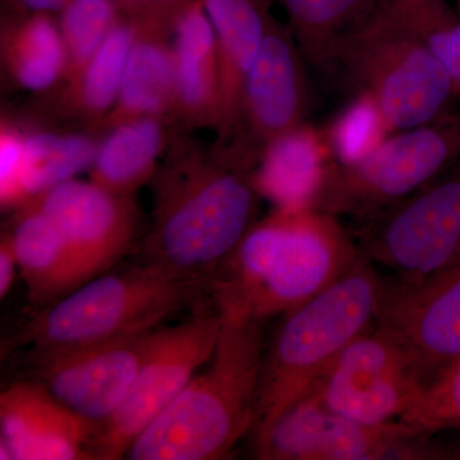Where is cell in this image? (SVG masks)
Segmentation results:
<instances>
[{
    "mask_svg": "<svg viewBox=\"0 0 460 460\" xmlns=\"http://www.w3.org/2000/svg\"><path fill=\"white\" fill-rule=\"evenodd\" d=\"M256 160L234 144L181 132L151 180L153 211L138 261L210 289L214 275L257 222Z\"/></svg>",
    "mask_w": 460,
    "mask_h": 460,
    "instance_id": "6da1fadb",
    "label": "cell"
},
{
    "mask_svg": "<svg viewBox=\"0 0 460 460\" xmlns=\"http://www.w3.org/2000/svg\"><path fill=\"white\" fill-rule=\"evenodd\" d=\"M358 259L356 241L335 215L274 208L251 226L210 290L215 305L262 320L319 295Z\"/></svg>",
    "mask_w": 460,
    "mask_h": 460,
    "instance_id": "7a4b0ae2",
    "label": "cell"
},
{
    "mask_svg": "<svg viewBox=\"0 0 460 460\" xmlns=\"http://www.w3.org/2000/svg\"><path fill=\"white\" fill-rule=\"evenodd\" d=\"M217 308L222 329L205 370L137 436L127 459H224L252 431L266 349L261 320Z\"/></svg>",
    "mask_w": 460,
    "mask_h": 460,
    "instance_id": "3957f363",
    "label": "cell"
},
{
    "mask_svg": "<svg viewBox=\"0 0 460 460\" xmlns=\"http://www.w3.org/2000/svg\"><path fill=\"white\" fill-rule=\"evenodd\" d=\"M387 281L359 255L332 286L286 314L263 356L253 435L268 434L292 405L310 394L321 375L375 325Z\"/></svg>",
    "mask_w": 460,
    "mask_h": 460,
    "instance_id": "277c9868",
    "label": "cell"
},
{
    "mask_svg": "<svg viewBox=\"0 0 460 460\" xmlns=\"http://www.w3.org/2000/svg\"><path fill=\"white\" fill-rule=\"evenodd\" d=\"M325 71L339 72L357 93L371 96L392 133L447 113L456 95L449 74L390 0H378L338 39Z\"/></svg>",
    "mask_w": 460,
    "mask_h": 460,
    "instance_id": "5b68a950",
    "label": "cell"
},
{
    "mask_svg": "<svg viewBox=\"0 0 460 460\" xmlns=\"http://www.w3.org/2000/svg\"><path fill=\"white\" fill-rule=\"evenodd\" d=\"M208 287L172 279L140 261L108 271L58 299L18 330L13 349L49 353L150 332Z\"/></svg>",
    "mask_w": 460,
    "mask_h": 460,
    "instance_id": "8992f818",
    "label": "cell"
},
{
    "mask_svg": "<svg viewBox=\"0 0 460 460\" xmlns=\"http://www.w3.org/2000/svg\"><path fill=\"white\" fill-rule=\"evenodd\" d=\"M460 164V115L445 113L387 136L370 154L332 163L317 210L370 219Z\"/></svg>",
    "mask_w": 460,
    "mask_h": 460,
    "instance_id": "52a82bcc",
    "label": "cell"
},
{
    "mask_svg": "<svg viewBox=\"0 0 460 460\" xmlns=\"http://www.w3.org/2000/svg\"><path fill=\"white\" fill-rule=\"evenodd\" d=\"M359 255L414 283L460 266V164L359 223Z\"/></svg>",
    "mask_w": 460,
    "mask_h": 460,
    "instance_id": "ba28073f",
    "label": "cell"
},
{
    "mask_svg": "<svg viewBox=\"0 0 460 460\" xmlns=\"http://www.w3.org/2000/svg\"><path fill=\"white\" fill-rule=\"evenodd\" d=\"M222 329L217 305L154 330L131 392L113 416L96 426L98 459L126 458L137 436L168 407L214 354Z\"/></svg>",
    "mask_w": 460,
    "mask_h": 460,
    "instance_id": "9c48e42d",
    "label": "cell"
},
{
    "mask_svg": "<svg viewBox=\"0 0 460 460\" xmlns=\"http://www.w3.org/2000/svg\"><path fill=\"white\" fill-rule=\"evenodd\" d=\"M425 385L410 350L374 325L339 354L311 393L341 416L378 426L401 420Z\"/></svg>",
    "mask_w": 460,
    "mask_h": 460,
    "instance_id": "30bf717a",
    "label": "cell"
},
{
    "mask_svg": "<svg viewBox=\"0 0 460 460\" xmlns=\"http://www.w3.org/2000/svg\"><path fill=\"white\" fill-rule=\"evenodd\" d=\"M263 460L438 459L420 434L402 420L365 425L335 413L310 393L255 443Z\"/></svg>",
    "mask_w": 460,
    "mask_h": 460,
    "instance_id": "8fae6325",
    "label": "cell"
},
{
    "mask_svg": "<svg viewBox=\"0 0 460 460\" xmlns=\"http://www.w3.org/2000/svg\"><path fill=\"white\" fill-rule=\"evenodd\" d=\"M154 330L58 352L27 353L33 381L77 416L102 425L131 392Z\"/></svg>",
    "mask_w": 460,
    "mask_h": 460,
    "instance_id": "7c38bea8",
    "label": "cell"
},
{
    "mask_svg": "<svg viewBox=\"0 0 460 460\" xmlns=\"http://www.w3.org/2000/svg\"><path fill=\"white\" fill-rule=\"evenodd\" d=\"M304 54L288 23L269 21L244 89L237 145L259 159L275 138L307 123L311 87Z\"/></svg>",
    "mask_w": 460,
    "mask_h": 460,
    "instance_id": "4fadbf2b",
    "label": "cell"
},
{
    "mask_svg": "<svg viewBox=\"0 0 460 460\" xmlns=\"http://www.w3.org/2000/svg\"><path fill=\"white\" fill-rule=\"evenodd\" d=\"M31 202L65 237L80 286L111 271L129 252L137 234L135 196L111 192L93 181H63Z\"/></svg>",
    "mask_w": 460,
    "mask_h": 460,
    "instance_id": "5bb4252c",
    "label": "cell"
},
{
    "mask_svg": "<svg viewBox=\"0 0 460 460\" xmlns=\"http://www.w3.org/2000/svg\"><path fill=\"white\" fill-rule=\"evenodd\" d=\"M375 325L410 350L429 383L460 358V266L414 283L387 281Z\"/></svg>",
    "mask_w": 460,
    "mask_h": 460,
    "instance_id": "9a60e30c",
    "label": "cell"
},
{
    "mask_svg": "<svg viewBox=\"0 0 460 460\" xmlns=\"http://www.w3.org/2000/svg\"><path fill=\"white\" fill-rule=\"evenodd\" d=\"M0 459H98L96 426L77 416L36 381L0 395Z\"/></svg>",
    "mask_w": 460,
    "mask_h": 460,
    "instance_id": "2e32d148",
    "label": "cell"
},
{
    "mask_svg": "<svg viewBox=\"0 0 460 460\" xmlns=\"http://www.w3.org/2000/svg\"><path fill=\"white\" fill-rule=\"evenodd\" d=\"M135 36L113 109L98 127V135L138 118H172L175 102V22L132 17Z\"/></svg>",
    "mask_w": 460,
    "mask_h": 460,
    "instance_id": "e0dca14e",
    "label": "cell"
},
{
    "mask_svg": "<svg viewBox=\"0 0 460 460\" xmlns=\"http://www.w3.org/2000/svg\"><path fill=\"white\" fill-rule=\"evenodd\" d=\"M214 27L220 78V120L215 141L237 136L248 75L261 48L272 0H202Z\"/></svg>",
    "mask_w": 460,
    "mask_h": 460,
    "instance_id": "ac0fdd59",
    "label": "cell"
},
{
    "mask_svg": "<svg viewBox=\"0 0 460 460\" xmlns=\"http://www.w3.org/2000/svg\"><path fill=\"white\" fill-rule=\"evenodd\" d=\"M175 102L172 119L183 132L213 129L220 120V78L214 27L202 0L181 12L172 35Z\"/></svg>",
    "mask_w": 460,
    "mask_h": 460,
    "instance_id": "d6986e66",
    "label": "cell"
},
{
    "mask_svg": "<svg viewBox=\"0 0 460 460\" xmlns=\"http://www.w3.org/2000/svg\"><path fill=\"white\" fill-rule=\"evenodd\" d=\"M332 163L325 132L305 123L263 148L253 169V186L274 208H316Z\"/></svg>",
    "mask_w": 460,
    "mask_h": 460,
    "instance_id": "ffe728a7",
    "label": "cell"
},
{
    "mask_svg": "<svg viewBox=\"0 0 460 460\" xmlns=\"http://www.w3.org/2000/svg\"><path fill=\"white\" fill-rule=\"evenodd\" d=\"M181 132L175 120L164 115L115 127L100 137L90 181L111 192L135 196L153 180L169 145Z\"/></svg>",
    "mask_w": 460,
    "mask_h": 460,
    "instance_id": "44dd1931",
    "label": "cell"
},
{
    "mask_svg": "<svg viewBox=\"0 0 460 460\" xmlns=\"http://www.w3.org/2000/svg\"><path fill=\"white\" fill-rule=\"evenodd\" d=\"M8 233L18 270L33 305L47 307L80 287L74 256L65 237L35 202L20 208Z\"/></svg>",
    "mask_w": 460,
    "mask_h": 460,
    "instance_id": "7402d4cb",
    "label": "cell"
},
{
    "mask_svg": "<svg viewBox=\"0 0 460 460\" xmlns=\"http://www.w3.org/2000/svg\"><path fill=\"white\" fill-rule=\"evenodd\" d=\"M0 57L12 84L33 93L56 89L66 69L59 22L50 13L8 12L2 20Z\"/></svg>",
    "mask_w": 460,
    "mask_h": 460,
    "instance_id": "603a6c76",
    "label": "cell"
},
{
    "mask_svg": "<svg viewBox=\"0 0 460 460\" xmlns=\"http://www.w3.org/2000/svg\"><path fill=\"white\" fill-rule=\"evenodd\" d=\"M133 36L135 23L124 16L75 83L48 91L51 111L98 133L117 102Z\"/></svg>",
    "mask_w": 460,
    "mask_h": 460,
    "instance_id": "cb8c5ba5",
    "label": "cell"
},
{
    "mask_svg": "<svg viewBox=\"0 0 460 460\" xmlns=\"http://www.w3.org/2000/svg\"><path fill=\"white\" fill-rule=\"evenodd\" d=\"M100 137L98 133L87 129L26 132L22 175L25 205L58 184L74 180L84 169H90Z\"/></svg>",
    "mask_w": 460,
    "mask_h": 460,
    "instance_id": "d4e9b609",
    "label": "cell"
},
{
    "mask_svg": "<svg viewBox=\"0 0 460 460\" xmlns=\"http://www.w3.org/2000/svg\"><path fill=\"white\" fill-rule=\"evenodd\" d=\"M307 65L325 71L338 39L378 0H279Z\"/></svg>",
    "mask_w": 460,
    "mask_h": 460,
    "instance_id": "484cf974",
    "label": "cell"
},
{
    "mask_svg": "<svg viewBox=\"0 0 460 460\" xmlns=\"http://www.w3.org/2000/svg\"><path fill=\"white\" fill-rule=\"evenodd\" d=\"M123 17L113 0L69 2L59 13V27L66 50V69L62 83L57 87L68 86L77 80Z\"/></svg>",
    "mask_w": 460,
    "mask_h": 460,
    "instance_id": "4316f807",
    "label": "cell"
},
{
    "mask_svg": "<svg viewBox=\"0 0 460 460\" xmlns=\"http://www.w3.org/2000/svg\"><path fill=\"white\" fill-rule=\"evenodd\" d=\"M393 8L460 91V20L445 0H390Z\"/></svg>",
    "mask_w": 460,
    "mask_h": 460,
    "instance_id": "83f0119b",
    "label": "cell"
},
{
    "mask_svg": "<svg viewBox=\"0 0 460 460\" xmlns=\"http://www.w3.org/2000/svg\"><path fill=\"white\" fill-rule=\"evenodd\" d=\"M323 132L339 164L361 159L392 135L375 100L361 93H356Z\"/></svg>",
    "mask_w": 460,
    "mask_h": 460,
    "instance_id": "f1b7e54d",
    "label": "cell"
},
{
    "mask_svg": "<svg viewBox=\"0 0 460 460\" xmlns=\"http://www.w3.org/2000/svg\"><path fill=\"white\" fill-rule=\"evenodd\" d=\"M399 420L425 435L460 428V358L423 386Z\"/></svg>",
    "mask_w": 460,
    "mask_h": 460,
    "instance_id": "f546056e",
    "label": "cell"
},
{
    "mask_svg": "<svg viewBox=\"0 0 460 460\" xmlns=\"http://www.w3.org/2000/svg\"><path fill=\"white\" fill-rule=\"evenodd\" d=\"M26 132L8 118L0 124V202L2 208L25 205L22 190Z\"/></svg>",
    "mask_w": 460,
    "mask_h": 460,
    "instance_id": "4dcf8cb0",
    "label": "cell"
},
{
    "mask_svg": "<svg viewBox=\"0 0 460 460\" xmlns=\"http://www.w3.org/2000/svg\"><path fill=\"white\" fill-rule=\"evenodd\" d=\"M18 270L16 252L12 244L8 230L3 232L0 239V296L2 299L8 295Z\"/></svg>",
    "mask_w": 460,
    "mask_h": 460,
    "instance_id": "1f68e13d",
    "label": "cell"
},
{
    "mask_svg": "<svg viewBox=\"0 0 460 460\" xmlns=\"http://www.w3.org/2000/svg\"><path fill=\"white\" fill-rule=\"evenodd\" d=\"M190 0H141L135 17H153L175 22ZM132 18V17H131Z\"/></svg>",
    "mask_w": 460,
    "mask_h": 460,
    "instance_id": "d6a6232c",
    "label": "cell"
},
{
    "mask_svg": "<svg viewBox=\"0 0 460 460\" xmlns=\"http://www.w3.org/2000/svg\"><path fill=\"white\" fill-rule=\"evenodd\" d=\"M71 0H8L9 12L17 13H58L69 4Z\"/></svg>",
    "mask_w": 460,
    "mask_h": 460,
    "instance_id": "836d02e7",
    "label": "cell"
},
{
    "mask_svg": "<svg viewBox=\"0 0 460 460\" xmlns=\"http://www.w3.org/2000/svg\"><path fill=\"white\" fill-rule=\"evenodd\" d=\"M113 2L122 12L123 16L131 18L137 14L141 0H113Z\"/></svg>",
    "mask_w": 460,
    "mask_h": 460,
    "instance_id": "e575fe53",
    "label": "cell"
}]
</instances>
